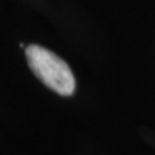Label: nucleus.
<instances>
[{
	"label": "nucleus",
	"mask_w": 155,
	"mask_h": 155,
	"mask_svg": "<svg viewBox=\"0 0 155 155\" xmlns=\"http://www.w3.org/2000/svg\"><path fill=\"white\" fill-rule=\"evenodd\" d=\"M26 59L32 72L59 95L69 96L75 91V76L66 62L39 45L26 48Z\"/></svg>",
	"instance_id": "obj_1"
}]
</instances>
